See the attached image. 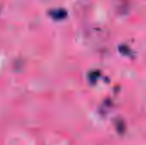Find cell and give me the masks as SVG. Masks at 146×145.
I'll use <instances>...</instances> for the list:
<instances>
[{
    "mask_svg": "<svg viewBox=\"0 0 146 145\" xmlns=\"http://www.w3.org/2000/svg\"><path fill=\"white\" fill-rule=\"evenodd\" d=\"M49 15H51V17H53L54 19L61 20V19L65 18L67 16L68 13H67L66 9H51L49 12Z\"/></svg>",
    "mask_w": 146,
    "mask_h": 145,
    "instance_id": "cell-1",
    "label": "cell"
}]
</instances>
